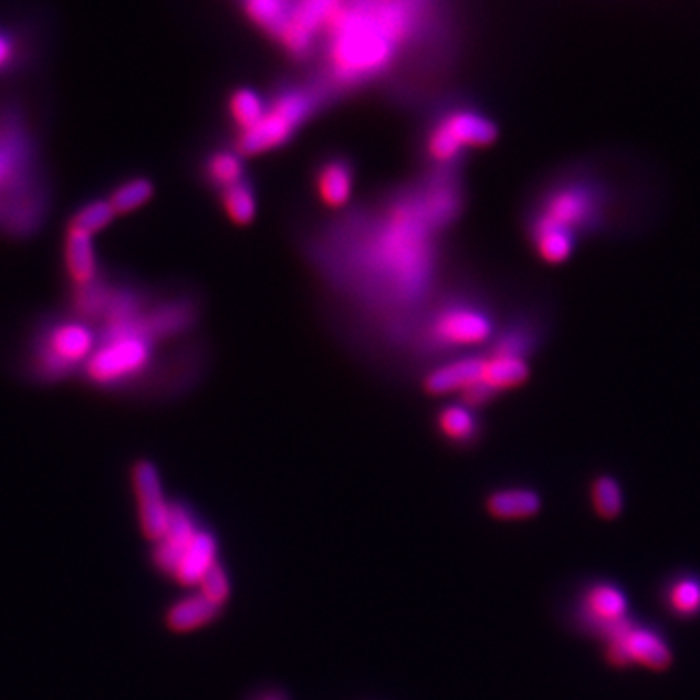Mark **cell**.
<instances>
[{"label":"cell","instance_id":"cell-29","mask_svg":"<svg viewBox=\"0 0 700 700\" xmlns=\"http://www.w3.org/2000/svg\"><path fill=\"white\" fill-rule=\"evenodd\" d=\"M592 497H594V508L602 518L613 520L619 515L620 508H623V494H620L619 484L615 479L599 477L592 489Z\"/></svg>","mask_w":700,"mask_h":700},{"label":"cell","instance_id":"cell-2","mask_svg":"<svg viewBox=\"0 0 700 700\" xmlns=\"http://www.w3.org/2000/svg\"><path fill=\"white\" fill-rule=\"evenodd\" d=\"M96 327L79 315L66 312L51 315L38 325L28 343L25 368L40 384H59L82 374L96 351Z\"/></svg>","mask_w":700,"mask_h":700},{"label":"cell","instance_id":"cell-33","mask_svg":"<svg viewBox=\"0 0 700 700\" xmlns=\"http://www.w3.org/2000/svg\"><path fill=\"white\" fill-rule=\"evenodd\" d=\"M497 394L492 387L487 386L484 382H479L473 387H469L467 391H463L466 395V401L469 405H483L484 401H489L492 395Z\"/></svg>","mask_w":700,"mask_h":700},{"label":"cell","instance_id":"cell-11","mask_svg":"<svg viewBox=\"0 0 700 700\" xmlns=\"http://www.w3.org/2000/svg\"><path fill=\"white\" fill-rule=\"evenodd\" d=\"M438 127L456 143L459 150L489 146L499 137L497 125L481 113L471 109L448 113L442 122L438 123Z\"/></svg>","mask_w":700,"mask_h":700},{"label":"cell","instance_id":"cell-13","mask_svg":"<svg viewBox=\"0 0 700 700\" xmlns=\"http://www.w3.org/2000/svg\"><path fill=\"white\" fill-rule=\"evenodd\" d=\"M484 366H487L484 358H477V356L459 358V361H453V363L443 364L440 368H436L425 379V387H427L428 394L432 395L467 391L469 387L483 382Z\"/></svg>","mask_w":700,"mask_h":700},{"label":"cell","instance_id":"cell-12","mask_svg":"<svg viewBox=\"0 0 700 700\" xmlns=\"http://www.w3.org/2000/svg\"><path fill=\"white\" fill-rule=\"evenodd\" d=\"M65 269L73 289L86 286L100 279V263H97L94 238L79 230H65Z\"/></svg>","mask_w":700,"mask_h":700},{"label":"cell","instance_id":"cell-16","mask_svg":"<svg viewBox=\"0 0 700 700\" xmlns=\"http://www.w3.org/2000/svg\"><path fill=\"white\" fill-rule=\"evenodd\" d=\"M355 171L351 164L341 158L325 161L317 174V194L330 207H343L353 195Z\"/></svg>","mask_w":700,"mask_h":700},{"label":"cell","instance_id":"cell-8","mask_svg":"<svg viewBox=\"0 0 700 700\" xmlns=\"http://www.w3.org/2000/svg\"><path fill=\"white\" fill-rule=\"evenodd\" d=\"M491 320L476 307H450L435 322L436 338L448 345H477L491 337Z\"/></svg>","mask_w":700,"mask_h":700},{"label":"cell","instance_id":"cell-26","mask_svg":"<svg viewBox=\"0 0 700 700\" xmlns=\"http://www.w3.org/2000/svg\"><path fill=\"white\" fill-rule=\"evenodd\" d=\"M207 176H209L210 184L220 187L222 191L226 187L240 184L243 179V164L240 154H212L207 161Z\"/></svg>","mask_w":700,"mask_h":700},{"label":"cell","instance_id":"cell-32","mask_svg":"<svg viewBox=\"0 0 700 700\" xmlns=\"http://www.w3.org/2000/svg\"><path fill=\"white\" fill-rule=\"evenodd\" d=\"M525 348H527V338L520 333H508L506 337L500 338L499 345L494 348V355L522 358Z\"/></svg>","mask_w":700,"mask_h":700},{"label":"cell","instance_id":"cell-20","mask_svg":"<svg viewBox=\"0 0 700 700\" xmlns=\"http://www.w3.org/2000/svg\"><path fill=\"white\" fill-rule=\"evenodd\" d=\"M589 212L588 197L574 189H566V191H558V194L551 197L548 201L547 210L545 215L548 218H553L558 224L566 226V228H574L576 224H582Z\"/></svg>","mask_w":700,"mask_h":700},{"label":"cell","instance_id":"cell-10","mask_svg":"<svg viewBox=\"0 0 700 700\" xmlns=\"http://www.w3.org/2000/svg\"><path fill=\"white\" fill-rule=\"evenodd\" d=\"M609 638H619L627 648L628 658L635 664H642L648 669H666L671 664V650L658 633L650 628L635 625L627 620L623 627ZM605 638V640H609Z\"/></svg>","mask_w":700,"mask_h":700},{"label":"cell","instance_id":"cell-7","mask_svg":"<svg viewBox=\"0 0 700 700\" xmlns=\"http://www.w3.org/2000/svg\"><path fill=\"white\" fill-rule=\"evenodd\" d=\"M199 532L201 530L197 527L189 508L181 502H171L166 532L154 543L153 561L156 568L168 576H174L181 556Z\"/></svg>","mask_w":700,"mask_h":700},{"label":"cell","instance_id":"cell-14","mask_svg":"<svg viewBox=\"0 0 700 700\" xmlns=\"http://www.w3.org/2000/svg\"><path fill=\"white\" fill-rule=\"evenodd\" d=\"M217 540L209 532H199L179 561L174 578L184 586L201 584L202 576L217 564Z\"/></svg>","mask_w":700,"mask_h":700},{"label":"cell","instance_id":"cell-4","mask_svg":"<svg viewBox=\"0 0 700 700\" xmlns=\"http://www.w3.org/2000/svg\"><path fill=\"white\" fill-rule=\"evenodd\" d=\"M312 109L314 96L310 92H284L267 107L261 122L255 123L250 129L242 130L238 138V153L243 156H258L289 143L299 125L310 117Z\"/></svg>","mask_w":700,"mask_h":700},{"label":"cell","instance_id":"cell-24","mask_svg":"<svg viewBox=\"0 0 700 700\" xmlns=\"http://www.w3.org/2000/svg\"><path fill=\"white\" fill-rule=\"evenodd\" d=\"M245 10L255 24L276 38L290 17L289 0H245Z\"/></svg>","mask_w":700,"mask_h":700},{"label":"cell","instance_id":"cell-18","mask_svg":"<svg viewBox=\"0 0 700 700\" xmlns=\"http://www.w3.org/2000/svg\"><path fill=\"white\" fill-rule=\"evenodd\" d=\"M487 510L499 520H525L540 512L541 499L527 489H506L489 497Z\"/></svg>","mask_w":700,"mask_h":700},{"label":"cell","instance_id":"cell-27","mask_svg":"<svg viewBox=\"0 0 700 700\" xmlns=\"http://www.w3.org/2000/svg\"><path fill=\"white\" fill-rule=\"evenodd\" d=\"M265 112L267 105L253 90H236L230 97V113H232L233 122L238 123L242 130L250 129L255 123L261 122Z\"/></svg>","mask_w":700,"mask_h":700},{"label":"cell","instance_id":"cell-1","mask_svg":"<svg viewBox=\"0 0 700 700\" xmlns=\"http://www.w3.org/2000/svg\"><path fill=\"white\" fill-rule=\"evenodd\" d=\"M333 69L341 81L355 82L378 73L387 65L394 41L403 28L401 12L378 9L376 12H345L341 10L333 22Z\"/></svg>","mask_w":700,"mask_h":700},{"label":"cell","instance_id":"cell-6","mask_svg":"<svg viewBox=\"0 0 700 700\" xmlns=\"http://www.w3.org/2000/svg\"><path fill=\"white\" fill-rule=\"evenodd\" d=\"M341 10V0H300L296 9L290 10L279 40L290 53L304 55L314 33L323 25L333 24Z\"/></svg>","mask_w":700,"mask_h":700},{"label":"cell","instance_id":"cell-5","mask_svg":"<svg viewBox=\"0 0 700 700\" xmlns=\"http://www.w3.org/2000/svg\"><path fill=\"white\" fill-rule=\"evenodd\" d=\"M133 489L137 497L138 518L146 540H160L168 525L169 504L161 489L160 473L153 461L140 459L133 466Z\"/></svg>","mask_w":700,"mask_h":700},{"label":"cell","instance_id":"cell-30","mask_svg":"<svg viewBox=\"0 0 700 700\" xmlns=\"http://www.w3.org/2000/svg\"><path fill=\"white\" fill-rule=\"evenodd\" d=\"M24 40L9 25L0 24V76L14 73L24 61Z\"/></svg>","mask_w":700,"mask_h":700},{"label":"cell","instance_id":"cell-22","mask_svg":"<svg viewBox=\"0 0 700 700\" xmlns=\"http://www.w3.org/2000/svg\"><path fill=\"white\" fill-rule=\"evenodd\" d=\"M222 205H224L230 220L242 226L250 224L251 220L255 218V210H258L255 195L245 179L236 186L226 187L222 191Z\"/></svg>","mask_w":700,"mask_h":700},{"label":"cell","instance_id":"cell-25","mask_svg":"<svg viewBox=\"0 0 700 700\" xmlns=\"http://www.w3.org/2000/svg\"><path fill=\"white\" fill-rule=\"evenodd\" d=\"M668 605L679 617H694L700 613V579L683 576L668 589Z\"/></svg>","mask_w":700,"mask_h":700},{"label":"cell","instance_id":"cell-15","mask_svg":"<svg viewBox=\"0 0 700 700\" xmlns=\"http://www.w3.org/2000/svg\"><path fill=\"white\" fill-rule=\"evenodd\" d=\"M220 609L222 605L210 602L209 597L202 596L199 592L195 596L184 597L178 604L171 605L169 612L166 613V623L176 633H189L217 619Z\"/></svg>","mask_w":700,"mask_h":700},{"label":"cell","instance_id":"cell-31","mask_svg":"<svg viewBox=\"0 0 700 700\" xmlns=\"http://www.w3.org/2000/svg\"><path fill=\"white\" fill-rule=\"evenodd\" d=\"M199 586H201L202 596L209 597L215 604L224 605L226 599L230 597V579L224 568L218 563L212 564V568L202 576Z\"/></svg>","mask_w":700,"mask_h":700},{"label":"cell","instance_id":"cell-34","mask_svg":"<svg viewBox=\"0 0 700 700\" xmlns=\"http://www.w3.org/2000/svg\"><path fill=\"white\" fill-rule=\"evenodd\" d=\"M259 700H286V697L281 692H267L265 697H261Z\"/></svg>","mask_w":700,"mask_h":700},{"label":"cell","instance_id":"cell-28","mask_svg":"<svg viewBox=\"0 0 700 700\" xmlns=\"http://www.w3.org/2000/svg\"><path fill=\"white\" fill-rule=\"evenodd\" d=\"M440 428L443 435L456 440V442H467L477 435V420L471 409L463 405H450L440 412Z\"/></svg>","mask_w":700,"mask_h":700},{"label":"cell","instance_id":"cell-21","mask_svg":"<svg viewBox=\"0 0 700 700\" xmlns=\"http://www.w3.org/2000/svg\"><path fill=\"white\" fill-rule=\"evenodd\" d=\"M115 217H117V212L113 210L112 202L107 199H97V201L86 202L84 207L76 210L66 228L88 233L94 238L96 233L104 232L105 228L115 220Z\"/></svg>","mask_w":700,"mask_h":700},{"label":"cell","instance_id":"cell-3","mask_svg":"<svg viewBox=\"0 0 700 700\" xmlns=\"http://www.w3.org/2000/svg\"><path fill=\"white\" fill-rule=\"evenodd\" d=\"M154 338L143 327V314L102 327L94 355L82 378L97 389H117L138 378L153 361Z\"/></svg>","mask_w":700,"mask_h":700},{"label":"cell","instance_id":"cell-23","mask_svg":"<svg viewBox=\"0 0 700 700\" xmlns=\"http://www.w3.org/2000/svg\"><path fill=\"white\" fill-rule=\"evenodd\" d=\"M153 195L154 186L150 179L133 178L117 187L107 201L112 202L117 215H129L133 210L145 207L146 202L153 199Z\"/></svg>","mask_w":700,"mask_h":700},{"label":"cell","instance_id":"cell-19","mask_svg":"<svg viewBox=\"0 0 700 700\" xmlns=\"http://www.w3.org/2000/svg\"><path fill=\"white\" fill-rule=\"evenodd\" d=\"M527 376H530V368L523 358L494 355L487 361L483 382L494 391H499V389L520 386Z\"/></svg>","mask_w":700,"mask_h":700},{"label":"cell","instance_id":"cell-9","mask_svg":"<svg viewBox=\"0 0 700 700\" xmlns=\"http://www.w3.org/2000/svg\"><path fill=\"white\" fill-rule=\"evenodd\" d=\"M586 620L604 638L627 623V597L612 584H596L586 592L582 604Z\"/></svg>","mask_w":700,"mask_h":700},{"label":"cell","instance_id":"cell-17","mask_svg":"<svg viewBox=\"0 0 700 700\" xmlns=\"http://www.w3.org/2000/svg\"><path fill=\"white\" fill-rule=\"evenodd\" d=\"M533 242L545 261L563 263L571 255L572 230L543 215L533 226Z\"/></svg>","mask_w":700,"mask_h":700}]
</instances>
